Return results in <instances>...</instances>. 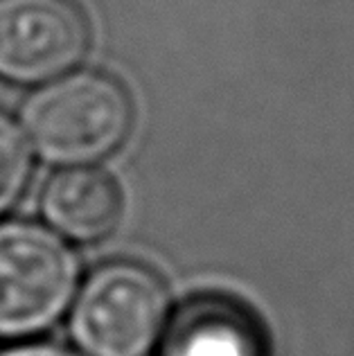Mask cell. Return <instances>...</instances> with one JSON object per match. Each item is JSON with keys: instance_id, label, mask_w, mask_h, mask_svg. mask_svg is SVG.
Wrapping results in <instances>:
<instances>
[{"instance_id": "6da1fadb", "label": "cell", "mask_w": 354, "mask_h": 356, "mask_svg": "<svg viewBox=\"0 0 354 356\" xmlns=\"http://www.w3.org/2000/svg\"><path fill=\"white\" fill-rule=\"evenodd\" d=\"M23 136L41 161L59 167L95 165L129 138L134 104L104 72L70 70L25 99Z\"/></svg>"}, {"instance_id": "7a4b0ae2", "label": "cell", "mask_w": 354, "mask_h": 356, "mask_svg": "<svg viewBox=\"0 0 354 356\" xmlns=\"http://www.w3.org/2000/svg\"><path fill=\"white\" fill-rule=\"evenodd\" d=\"M167 318L163 280L136 261H111L74 291L70 334L86 356H147Z\"/></svg>"}, {"instance_id": "3957f363", "label": "cell", "mask_w": 354, "mask_h": 356, "mask_svg": "<svg viewBox=\"0 0 354 356\" xmlns=\"http://www.w3.org/2000/svg\"><path fill=\"white\" fill-rule=\"evenodd\" d=\"M79 261L50 228L0 223V339L45 332L72 302Z\"/></svg>"}, {"instance_id": "277c9868", "label": "cell", "mask_w": 354, "mask_h": 356, "mask_svg": "<svg viewBox=\"0 0 354 356\" xmlns=\"http://www.w3.org/2000/svg\"><path fill=\"white\" fill-rule=\"evenodd\" d=\"M90 45L74 0H0V79L48 83L79 65Z\"/></svg>"}, {"instance_id": "5b68a950", "label": "cell", "mask_w": 354, "mask_h": 356, "mask_svg": "<svg viewBox=\"0 0 354 356\" xmlns=\"http://www.w3.org/2000/svg\"><path fill=\"white\" fill-rule=\"evenodd\" d=\"M161 336L158 356H268L255 316L219 296L190 300L167 318Z\"/></svg>"}, {"instance_id": "8992f818", "label": "cell", "mask_w": 354, "mask_h": 356, "mask_svg": "<svg viewBox=\"0 0 354 356\" xmlns=\"http://www.w3.org/2000/svg\"><path fill=\"white\" fill-rule=\"evenodd\" d=\"M41 212L61 239L95 243L118 228L122 192L115 178L99 167H66L45 185Z\"/></svg>"}, {"instance_id": "52a82bcc", "label": "cell", "mask_w": 354, "mask_h": 356, "mask_svg": "<svg viewBox=\"0 0 354 356\" xmlns=\"http://www.w3.org/2000/svg\"><path fill=\"white\" fill-rule=\"evenodd\" d=\"M32 174L30 145L16 122L0 113V217L21 199Z\"/></svg>"}, {"instance_id": "ba28073f", "label": "cell", "mask_w": 354, "mask_h": 356, "mask_svg": "<svg viewBox=\"0 0 354 356\" xmlns=\"http://www.w3.org/2000/svg\"><path fill=\"white\" fill-rule=\"evenodd\" d=\"M5 356H81V354H74L70 350H61V348H50V345H34V348L12 350Z\"/></svg>"}]
</instances>
